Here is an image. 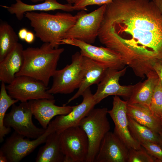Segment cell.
I'll use <instances>...</instances> for the list:
<instances>
[{
	"label": "cell",
	"instance_id": "cell-1",
	"mask_svg": "<svg viewBox=\"0 0 162 162\" xmlns=\"http://www.w3.org/2000/svg\"><path fill=\"white\" fill-rule=\"evenodd\" d=\"M98 37L144 78L162 61V13L153 1L114 0L106 4Z\"/></svg>",
	"mask_w": 162,
	"mask_h": 162
},
{
	"label": "cell",
	"instance_id": "cell-2",
	"mask_svg": "<svg viewBox=\"0 0 162 162\" xmlns=\"http://www.w3.org/2000/svg\"><path fill=\"white\" fill-rule=\"evenodd\" d=\"M85 10H81L76 15L57 12L52 14L44 12H26L24 16L29 21L35 35L44 43L50 44L58 48L66 33L74 25Z\"/></svg>",
	"mask_w": 162,
	"mask_h": 162
},
{
	"label": "cell",
	"instance_id": "cell-3",
	"mask_svg": "<svg viewBox=\"0 0 162 162\" xmlns=\"http://www.w3.org/2000/svg\"><path fill=\"white\" fill-rule=\"evenodd\" d=\"M64 51L63 48H53L48 43H44L40 47L24 49L23 64L16 76H29L42 82L47 87Z\"/></svg>",
	"mask_w": 162,
	"mask_h": 162
},
{
	"label": "cell",
	"instance_id": "cell-4",
	"mask_svg": "<svg viewBox=\"0 0 162 162\" xmlns=\"http://www.w3.org/2000/svg\"><path fill=\"white\" fill-rule=\"evenodd\" d=\"M108 109H92L79 124L85 132L88 141V152L86 162H94L101 142L110 126L107 116Z\"/></svg>",
	"mask_w": 162,
	"mask_h": 162
},
{
	"label": "cell",
	"instance_id": "cell-5",
	"mask_svg": "<svg viewBox=\"0 0 162 162\" xmlns=\"http://www.w3.org/2000/svg\"><path fill=\"white\" fill-rule=\"evenodd\" d=\"M83 56L77 52L71 57V62L63 68L56 70L52 77L53 83L47 90L51 94H69L80 87L84 70Z\"/></svg>",
	"mask_w": 162,
	"mask_h": 162
},
{
	"label": "cell",
	"instance_id": "cell-6",
	"mask_svg": "<svg viewBox=\"0 0 162 162\" xmlns=\"http://www.w3.org/2000/svg\"><path fill=\"white\" fill-rule=\"evenodd\" d=\"M33 114L29 102H21L18 105L15 104L10 111L6 114L4 125L12 128L14 131L29 139H36L43 135L46 129L37 127L32 120Z\"/></svg>",
	"mask_w": 162,
	"mask_h": 162
},
{
	"label": "cell",
	"instance_id": "cell-7",
	"mask_svg": "<svg viewBox=\"0 0 162 162\" xmlns=\"http://www.w3.org/2000/svg\"><path fill=\"white\" fill-rule=\"evenodd\" d=\"M59 135L64 162H86L89 143L84 131L77 126L65 129Z\"/></svg>",
	"mask_w": 162,
	"mask_h": 162
},
{
	"label": "cell",
	"instance_id": "cell-8",
	"mask_svg": "<svg viewBox=\"0 0 162 162\" xmlns=\"http://www.w3.org/2000/svg\"><path fill=\"white\" fill-rule=\"evenodd\" d=\"M106 6V4L101 5L88 13L85 11L64 39L74 38L90 44L94 43L98 36Z\"/></svg>",
	"mask_w": 162,
	"mask_h": 162
},
{
	"label": "cell",
	"instance_id": "cell-9",
	"mask_svg": "<svg viewBox=\"0 0 162 162\" xmlns=\"http://www.w3.org/2000/svg\"><path fill=\"white\" fill-rule=\"evenodd\" d=\"M6 88L12 98L21 102L44 98L54 99L52 94L48 92V87L43 82L26 76H16Z\"/></svg>",
	"mask_w": 162,
	"mask_h": 162
},
{
	"label": "cell",
	"instance_id": "cell-10",
	"mask_svg": "<svg viewBox=\"0 0 162 162\" xmlns=\"http://www.w3.org/2000/svg\"><path fill=\"white\" fill-rule=\"evenodd\" d=\"M53 132L49 124L44 133L32 140L15 131L8 137L0 151L6 157L9 162H19L32 153L38 146L45 143L48 136Z\"/></svg>",
	"mask_w": 162,
	"mask_h": 162
},
{
	"label": "cell",
	"instance_id": "cell-11",
	"mask_svg": "<svg viewBox=\"0 0 162 162\" xmlns=\"http://www.w3.org/2000/svg\"><path fill=\"white\" fill-rule=\"evenodd\" d=\"M61 44L77 47L80 49V52L83 56L108 68L121 70L126 65L118 53L106 47L97 46L75 39L70 38L62 39Z\"/></svg>",
	"mask_w": 162,
	"mask_h": 162
},
{
	"label": "cell",
	"instance_id": "cell-12",
	"mask_svg": "<svg viewBox=\"0 0 162 162\" xmlns=\"http://www.w3.org/2000/svg\"><path fill=\"white\" fill-rule=\"evenodd\" d=\"M127 67L121 70L108 68L100 82L95 93L93 94L96 104L99 103L108 96L114 95L127 98L130 96L135 86L134 85L122 86L119 81L126 71Z\"/></svg>",
	"mask_w": 162,
	"mask_h": 162
},
{
	"label": "cell",
	"instance_id": "cell-13",
	"mask_svg": "<svg viewBox=\"0 0 162 162\" xmlns=\"http://www.w3.org/2000/svg\"><path fill=\"white\" fill-rule=\"evenodd\" d=\"M82 96V102L74 106L69 113L58 116L49 123L53 132L59 134L70 127L79 126L82 120L94 108L96 104L90 87L85 90Z\"/></svg>",
	"mask_w": 162,
	"mask_h": 162
},
{
	"label": "cell",
	"instance_id": "cell-14",
	"mask_svg": "<svg viewBox=\"0 0 162 162\" xmlns=\"http://www.w3.org/2000/svg\"><path fill=\"white\" fill-rule=\"evenodd\" d=\"M128 101L122 100L117 95L113 97L112 107L108 110L109 114L115 124L113 133L129 149H140V143L132 136L129 130L127 114Z\"/></svg>",
	"mask_w": 162,
	"mask_h": 162
},
{
	"label": "cell",
	"instance_id": "cell-15",
	"mask_svg": "<svg viewBox=\"0 0 162 162\" xmlns=\"http://www.w3.org/2000/svg\"><path fill=\"white\" fill-rule=\"evenodd\" d=\"M129 149L113 132L109 131L100 144L95 162H128Z\"/></svg>",
	"mask_w": 162,
	"mask_h": 162
},
{
	"label": "cell",
	"instance_id": "cell-16",
	"mask_svg": "<svg viewBox=\"0 0 162 162\" xmlns=\"http://www.w3.org/2000/svg\"><path fill=\"white\" fill-rule=\"evenodd\" d=\"M33 115L42 128L46 129L51 120L55 116L67 114L72 110L74 106L55 104L54 99L46 98L28 101Z\"/></svg>",
	"mask_w": 162,
	"mask_h": 162
},
{
	"label": "cell",
	"instance_id": "cell-17",
	"mask_svg": "<svg viewBox=\"0 0 162 162\" xmlns=\"http://www.w3.org/2000/svg\"><path fill=\"white\" fill-rule=\"evenodd\" d=\"M16 2L10 6H3L6 8L11 14L14 15L17 19L21 20L25 14L27 12L35 11H47L56 10H61L69 12L76 10L72 4H62L57 0H45L44 2L35 4H29L22 2L21 0H15Z\"/></svg>",
	"mask_w": 162,
	"mask_h": 162
},
{
	"label": "cell",
	"instance_id": "cell-18",
	"mask_svg": "<svg viewBox=\"0 0 162 162\" xmlns=\"http://www.w3.org/2000/svg\"><path fill=\"white\" fill-rule=\"evenodd\" d=\"M23 48L18 43L12 50L0 61V80L9 84L21 69L24 62Z\"/></svg>",
	"mask_w": 162,
	"mask_h": 162
},
{
	"label": "cell",
	"instance_id": "cell-19",
	"mask_svg": "<svg viewBox=\"0 0 162 162\" xmlns=\"http://www.w3.org/2000/svg\"><path fill=\"white\" fill-rule=\"evenodd\" d=\"M84 72L80 86L76 92L68 100L66 105L77 99L87 89L93 84H98L101 81L108 68L86 56H83Z\"/></svg>",
	"mask_w": 162,
	"mask_h": 162
},
{
	"label": "cell",
	"instance_id": "cell-20",
	"mask_svg": "<svg viewBox=\"0 0 162 162\" xmlns=\"http://www.w3.org/2000/svg\"><path fill=\"white\" fill-rule=\"evenodd\" d=\"M127 115L140 124L158 134L162 130L161 120L154 115L147 105L138 103H128Z\"/></svg>",
	"mask_w": 162,
	"mask_h": 162
},
{
	"label": "cell",
	"instance_id": "cell-21",
	"mask_svg": "<svg viewBox=\"0 0 162 162\" xmlns=\"http://www.w3.org/2000/svg\"><path fill=\"white\" fill-rule=\"evenodd\" d=\"M146 77L147 79L143 82L135 84L130 96L127 100L128 103H138L150 106L154 90L159 79L154 70L149 73Z\"/></svg>",
	"mask_w": 162,
	"mask_h": 162
},
{
	"label": "cell",
	"instance_id": "cell-22",
	"mask_svg": "<svg viewBox=\"0 0 162 162\" xmlns=\"http://www.w3.org/2000/svg\"><path fill=\"white\" fill-rule=\"evenodd\" d=\"M44 145L39 149L36 162H64L65 157L61 146L59 134L53 132L47 136Z\"/></svg>",
	"mask_w": 162,
	"mask_h": 162
},
{
	"label": "cell",
	"instance_id": "cell-23",
	"mask_svg": "<svg viewBox=\"0 0 162 162\" xmlns=\"http://www.w3.org/2000/svg\"><path fill=\"white\" fill-rule=\"evenodd\" d=\"M18 36L7 22L0 23V61H2L18 43Z\"/></svg>",
	"mask_w": 162,
	"mask_h": 162
},
{
	"label": "cell",
	"instance_id": "cell-24",
	"mask_svg": "<svg viewBox=\"0 0 162 162\" xmlns=\"http://www.w3.org/2000/svg\"><path fill=\"white\" fill-rule=\"evenodd\" d=\"M128 126L133 136L140 143L146 142H152L159 145L158 134L149 128L138 123L128 116Z\"/></svg>",
	"mask_w": 162,
	"mask_h": 162
},
{
	"label": "cell",
	"instance_id": "cell-25",
	"mask_svg": "<svg viewBox=\"0 0 162 162\" xmlns=\"http://www.w3.org/2000/svg\"><path fill=\"white\" fill-rule=\"evenodd\" d=\"M5 83L2 82L0 92V142H2L4 137L11 131L10 128L6 127L4 120L7 110L11 106L19 101L12 98L7 93Z\"/></svg>",
	"mask_w": 162,
	"mask_h": 162
},
{
	"label": "cell",
	"instance_id": "cell-26",
	"mask_svg": "<svg viewBox=\"0 0 162 162\" xmlns=\"http://www.w3.org/2000/svg\"><path fill=\"white\" fill-rule=\"evenodd\" d=\"M149 107L152 112L162 120V84L160 79L154 90Z\"/></svg>",
	"mask_w": 162,
	"mask_h": 162
},
{
	"label": "cell",
	"instance_id": "cell-27",
	"mask_svg": "<svg viewBox=\"0 0 162 162\" xmlns=\"http://www.w3.org/2000/svg\"><path fill=\"white\" fill-rule=\"evenodd\" d=\"M155 159L142 146L138 149H129L128 162H154Z\"/></svg>",
	"mask_w": 162,
	"mask_h": 162
},
{
	"label": "cell",
	"instance_id": "cell-28",
	"mask_svg": "<svg viewBox=\"0 0 162 162\" xmlns=\"http://www.w3.org/2000/svg\"><path fill=\"white\" fill-rule=\"evenodd\" d=\"M140 144L148 153L155 159V162H162V148L159 145L148 142H142Z\"/></svg>",
	"mask_w": 162,
	"mask_h": 162
},
{
	"label": "cell",
	"instance_id": "cell-29",
	"mask_svg": "<svg viewBox=\"0 0 162 162\" xmlns=\"http://www.w3.org/2000/svg\"><path fill=\"white\" fill-rule=\"evenodd\" d=\"M114 0H80L74 5L76 10H88L86 7L89 5H102L111 2Z\"/></svg>",
	"mask_w": 162,
	"mask_h": 162
},
{
	"label": "cell",
	"instance_id": "cell-30",
	"mask_svg": "<svg viewBox=\"0 0 162 162\" xmlns=\"http://www.w3.org/2000/svg\"><path fill=\"white\" fill-rule=\"evenodd\" d=\"M153 69L157 74L162 84V61H159L156 62L153 66Z\"/></svg>",
	"mask_w": 162,
	"mask_h": 162
},
{
	"label": "cell",
	"instance_id": "cell-31",
	"mask_svg": "<svg viewBox=\"0 0 162 162\" xmlns=\"http://www.w3.org/2000/svg\"><path fill=\"white\" fill-rule=\"evenodd\" d=\"M35 36L33 32L28 31L24 40L28 43L31 44L34 40Z\"/></svg>",
	"mask_w": 162,
	"mask_h": 162
},
{
	"label": "cell",
	"instance_id": "cell-32",
	"mask_svg": "<svg viewBox=\"0 0 162 162\" xmlns=\"http://www.w3.org/2000/svg\"><path fill=\"white\" fill-rule=\"evenodd\" d=\"M28 31L25 28H22L20 29L18 33L19 38L21 40H24Z\"/></svg>",
	"mask_w": 162,
	"mask_h": 162
},
{
	"label": "cell",
	"instance_id": "cell-33",
	"mask_svg": "<svg viewBox=\"0 0 162 162\" xmlns=\"http://www.w3.org/2000/svg\"><path fill=\"white\" fill-rule=\"evenodd\" d=\"M153 1L162 13V0H152Z\"/></svg>",
	"mask_w": 162,
	"mask_h": 162
},
{
	"label": "cell",
	"instance_id": "cell-34",
	"mask_svg": "<svg viewBox=\"0 0 162 162\" xmlns=\"http://www.w3.org/2000/svg\"><path fill=\"white\" fill-rule=\"evenodd\" d=\"M0 162H8V160L6 156L0 151Z\"/></svg>",
	"mask_w": 162,
	"mask_h": 162
},
{
	"label": "cell",
	"instance_id": "cell-35",
	"mask_svg": "<svg viewBox=\"0 0 162 162\" xmlns=\"http://www.w3.org/2000/svg\"><path fill=\"white\" fill-rule=\"evenodd\" d=\"M161 121L162 127V120ZM159 135V145L162 148V130L160 133L158 134Z\"/></svg>",
	"mask_w": 162,
	"mask_h": 162
},
{
	"label": "cell",
	"instance_id": "cell-36",
	"mask_svg": "<svg viewBox=\"0 0 162 162\" xmlns=\"http://www.w3.org/2000/svg\"><path fill=\"white\" fill-rule=\"evenodd\" d=\"M68 4H74L80 0H65Z\"/></svg>",
	"mask_w": 162,
	"mask_h": 162
},
{
	"label": "cell",
	"instance_id": "cell-37",
	"mask_svg": "<svg viewBox=\"0 0 162 162\" xmlns=\"http://www.w3.org/2000/svg\"><path fill=\"white\" fill-rule=\"evenodd\" d=\"M45 0H31V1L33 3H36L38 2L41 1H44Z\"/></svg>",
	"mask_w": 162,
	"mask_h": 162
}]
</instances>
